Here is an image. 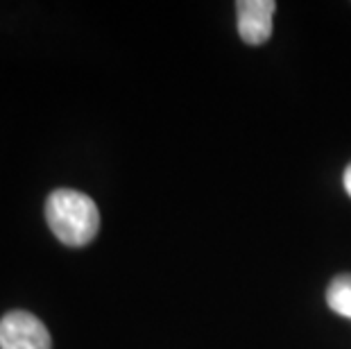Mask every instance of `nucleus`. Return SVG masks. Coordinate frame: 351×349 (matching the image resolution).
<instances>
[{
  "mask_svg": "<svg viewBox=\"0 0 351 349\" xmlns=\"http://www.w3.org/2000/svg\"><path fill=\"white\" fill-rule=\"evenodd\" d=\"M276 3L274 0H241L236 5L238 34L250 46H261L272 34Z\"/></svg>",
  "mask_w": 351,
  "mask_h": 349,
  "instance_id": "7ed1b4c3",
  "label": "nucleus"
},
{
  "mask_svg": "<svg viewBox=\"0 0 351 349\" xmlns=\"http://www.w3.org/2000/svg\"><path fill=\"white\" fill-rule=\"evenodd\" d=\"M46 220L50 232L69 248H84L98 236L100 211L86 193L57 189L46 200Z\"/></svg>",
  "mask_w": 351,
  "mask_h": 349,
  "instance_id": "f257e3e1",
  "label": "nucleus"
},
{
  "mask_svg": "<svg viewBox=\"0 0 351 349\" xmlns=\"http://www.w3.org/2000/svg\"><path fill=\"white\" fill-rule=\"evenodd\" d=\"M326 304L342 317H351V274H340L326 288Z\"/></svg>",
  "mask_w": 351,
  "mask_h": 349,
  "instance_id": "20e7f679",
  "label": "nucleus"
},
{
  "mask_svg": "<svg viewBox=\"0 0 351 349\" xmlns=\"http://www.w3.org/2000/svg\"><path fill=\"white\" fill-rule=\"evenodd\" d=\"M345 189H347L349 197H351V163H349L347 170H345Z\"/></svg>",
  "mask_w": 351,
  "mask_h": 349,
  "instance_id": "39448f33",
  "label": "nucleus"
},
{
  "mask_svg": "<svg viewBox=\"0 0 351 349\" xmlns=\"http://www.w3.org/2000/svg\"><path fill=\"white\" fill-rule=\"evenodd\" d=\"M0 349H50V333L32 313L12 311L0 320Z\"/></svg>",
  "mask_w": 351,
  "mask_h": 349,
  "instance_id": "f03ea898",
  "label": "nucleus"
}]
</instances>
